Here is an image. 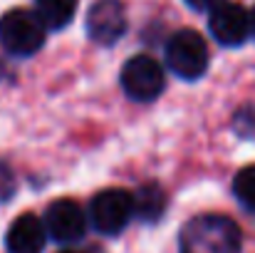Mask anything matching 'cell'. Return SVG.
Returning a JSON list of instances; mask_svg holds the SVG:
<instances>
[{"mask_svg": "<svg viewBox=\"0 0 255 253\" xmlns=\"http://www.w3.org/2000/svg\"><path fill=\"white\" fill-rule=\"evenodd\" d=\"M241 249L238 224L221 214L193 216L178 234V253H241Z\"/></svg>", "mask_w": 255, "mask_h": 253, "instance_id": "obj_1", "label": "cell"}, {"mask_svg": "<svg viewBox=\"0 0 255 253\" xmlns=\"http://www.w3.org/2000/svg\"><path fill=\"white\" fill-rule=\"evenodd\" d=\"M45 30L37 12L15 7L0 17V45L15 57H30L45 45Z\"/></svg>", "mask_w": 255, "mask_h": 253, "instance_id": "obj_2", "label": "cell"}, {"mask_svg": "<svg viewBox=\"0 0 255 253\" xmlns=\"http://www.w3.org/2000/svg\"><path fill=\"white\" fill-rule=\"evenodd\" d=\"M166 65L181 80H198L208 70V45L196 30H178L166 42Z\"/></svg>", "mask_w": 255, "mask_h": 253, "instance_id": "obj_3", "label": "cell"}, {"mask_svg": "<svg viewBox=\"0 0 255 253\" xmlns=\"http://www.w3.org/2000/svg\"><path fill=\"white\" fill-rule=\"evenodd\" d=\"M134 216H136L134 194L124 189H104L89 204V221L104 236L122 234L131 224Z\"/></svg>", "mask_w": 255, "mask_h": 253, "instance_id": "obj_4", "label": "cell"}, {"mask_svg": "<svg viewBox=\"0 0 255 253\" xmlns=\"http://www.w3.org/2000/svg\"><path fill=\"white\" fill-rule=\"evenodd\" d=\"M119 80H122V89L131 99H136V102H151L166 87L164 67L151 55H134V57H129L127 65L122 67Z\"/></svg>", "mask_w": 255, "mask_h": 253, "instance_id": "obj_5", "label": "cell"}, {"mask_svg": "<svg viewBox=\"0 0 255 253\" xmlns=\"http://www.w3.org/2000/svg\"><path fill=\"white\" fill-rule=\"evenodd\" d=\"M87 226H89V219H87L85 209L72 199H57L45 211V229L50 239L62 246L82 241Z\"/></svg>", "mask_w": 255, "mask_h": 253, "instance_id": "obj_6", "label": "cell"}, {"mask_svg": "<svg viewBox=\"0 0 255 253\" xmlns=\"http://www.w3.org/2000/svg\"><path fill=\"white\" fill-rule=\"evenodd\" d=\"M127 32V10L122 0H94L87 10V35L97 45L112 47Z\"/></svg>", "mask_w": 255, "mask_h": 253, "instance_id": "obj_7", "label": "cell"}, {"mask_svg": "<svg viewBox=\"0 0 255 253\" xmlns=\"http://www.w3.org/2000/svg\"><path fill=\"white\" fill-rule=\"evenodd\" d=\"M208 30L221 45L238 47L248 40V35H253L251 12L238 2H223L216 10H211Z\"/></svg>", "mask_w": 255, "mask_h": 253, "instance_id": "obj_8", "label": "cell"}, {"mask_svg": "<svg viewBox=\"0 0 255 253\" xmlns=\"http://www.w3.org/2000/svg\"><path fill=\"white\" fill-rule=\"evenodd\" d=\"M47 236L50 234L42 219H37L35 214H22L10 224L5 236V249L7 253H42Z\"/></svg>", "mask_w": 255, "mask_h": 253, "instance_id": "obj_9", "label": "cell"}, {"mask_svg": "<svg viewBox=\"0 0 255 253\" xmlns=\"http://www.w3.org/2000/svg\"><path fill=\"white\" fill-rule=\"evenodd\" d=\"M134 209H136V216L146 224H156L164 211H166V194L159 184L149 181V184H141L136 191H134Z\"/></svg>", "mask_w": 255, "mask_h": 253, "instance_id": "obj_10", "label": "cell"}, {"mask_svg": "<svg viewBox=\"0 0 255 253\" xmlns=\"http://www.w3.org/2000/svg\"><path fill=\"white\" fill-rule=\"evenodd\" d=\"M35 12L47 30H62L77 12V0H35Z\"/></svg>", "mask_w": 255, "mask_h": 253, "instance_id": "obj_11", "label": "cell"}, {"mask_svg": "<svg viewBox=\"0 0 255 253\" xmlns=\"http://www.w3.org/2000/svg\"><path fill=\"white\" fill-rule=\"evenodd\" d=\"M233 194H236L238 204L251 216H255V164L243 167L236 174V179H233Z\"/></svg>", "mask_w": 255, "mask_h": 253, "instance_id": "obj_12", "label": "cell"}, {"mask_svg": "<svg viewBox=\"0 0 255 253\" xmlns=\"http://www.w3.org/2000/svg\"><path fill=\"white\" fill-rule=\"evenodd\" d=\"M233 129H236V134H241L246 139L255 137V104H248V107H243V109L236 112Z\"/></svg>", "mask_w": 255, "mask_h": 253, "instance_id": "obj_13", "label": "cell"}, {"mask_svg": "<svg viewBox=\"0 0 255 253\" xmlns=\"http://www.w3.org/2000/svg\"><path fill=\"white\" fill-rule=\"evenodd\" d=\"M2 184H5L7 189H12V191H15V179H12L10 169L5 167V164H0V201H7L10 196H7V191L2 189Z\"/></svg>", "mask_w": 255, "mask_h": 253, "instance_id": "obj_14", "label": "cell"}, {"mask_svg": "<svg viewBox=\"0 0 255 253\" xmlns=\"http://www.w3.org/2000/svg\"><path fill=\"white\" fill-rule=\"evenodd\" d=\"M193 10H198V12H203V10H216L218 5H223L226 0H186Z\"/></svg>", "mask_w": 255, "mask_h": 253, "instance_id": "obj_15", "label": "cell"}, {"mask_svg": "<svg viewBox=\"0 0 255 253\" xmlns=\"http://www.w3.org/2000/svg\"><path fill=\"white\" fill-rule=\"evenodd\" d=\"M251 25H253V35H255V7L251 10Z\"/></svg>", "mask_w": 255, "mask_h": 253, "instance_id": "obj_16", "label": "cell"}, {"mask_svg": "<svg viewBox=\"0 0 255 253\" xmlns=\"http://www.w3.org/2000/svg\"><path fill=\"white\" fill-rule=\"evenodd\" d=\"M60 253H85V251H60Z\"/></svg>", "mask_w": 255, "mask_h": 253, "instance_id": "obj_17", "label": "cell"}]
</instances>
